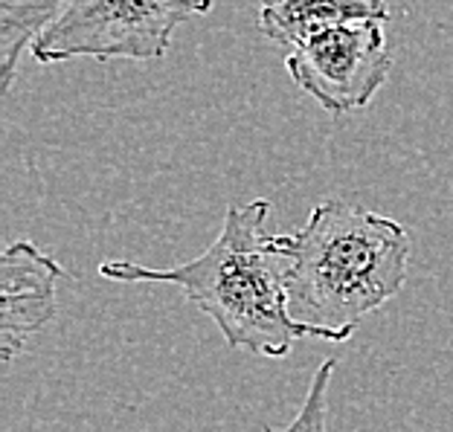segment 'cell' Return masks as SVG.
<instances>
[{"instance_id": "5", "label": "cell", "mask_w": 453, "mask_h": 432, "mask_svg": "<svg viewBox=\"0 0 453 432\" xmlns=\"http://www.w3.org/2000/svg\"><path fill=\"white\" fill-rule=\"evenodd\" d=\"M65 276L53 255L33 241H15L0 259V352L6 363L56 316V284Z\"/></svg>"}, {"instance_id": "8", "label": "cell", "mask_w": 453, "mask_h": 432, "mask_svg": "<svg viewBox=\"0 0 453 432\" xmlns=\"http://www.w3.org/2000/svg\"><path fill=\"white\" fill-rule=\"evenodd\" d=\"M337 368V360L328 357L326 363L314 372L311 383H308L305 400L300 406V413L294 415L291 424H285L280 429L265 427L262 432H326V409H328V383H332V375Z\"/></svg>"}, {"instance_id": "2", "label": "cell", "mask_w": 453, "mask_h": 432, "mask_svg": "<svg viewBox=\"0 0 453 432\" xmlns=\"http://www.w3.org/2000/svg\"><path fill=\"white\" fill-rule=\"evenodd\" d=\"M273 244L288 261V311L326 343H349L366 314L395 299L413 253L404 224L346 201L317 203L305 226Z\"/></svg>"}, {"instance_id": "4", "label": "cell", "mask_w": 453, "mask_h": 432, "mask_svg": "<svg viewBox=\"0 0 453 432\" xmlns=\"http://www.w3.org/2000/svg\"><path fill=\"white\" fill-rule=\"evenodd\" d=\"M285 70L303 94L340 117L372 105L393 73V49L387 44L384 24L360 20L294 47L285 58Z\"/></svg>"}, {"instance_id": "6", "label": "cell", "mask_w": 453, "mask_h": 432, "mask_svg": "<svg viewBox=\"0 0 453 432\" xmlns=\"http://www.w3.org/2000/svg\"><path fill=\"white\" fill-rule=\"evenodd\" d=\"M360 20H389L387 0H262L256 24L276 44L303 47L328 29Z\"/></svg>"}, {"instance_id": "7", "label": "cell", "mask_w": 453, "mask_h": 432, "mask_svg": "<svg viewBox=\"0 0 453 432\" xmlns=\"http://www.w3.org/2000/svg\"><path fill=\"white\" fill-rule=\"evenodd\" d=\"M67 0H0V90L12 87L24 49L47 33Z\"/></svg>"}, {"instance_id": "1", "label": "cell", "mask_w": 453, "mask_h": 432, "mask_svg": "<svg viewBox=\"0 0 453 432\" xmlns=\"http://www.w3.org/2000/svg\"><path fill=\"white\" fill-rule=\"evenodd\" d=\"M271 201L230 203L221 232L198 259L178 267L102 261L99 276L111 282H157L183 291L219 325L224 343L259 357H288L296 339H323L288 311L285 255L265 232Z\"/></svg>"}, {"instance_id": "3", "label": "cell", "mask_w": 453, "mask_h": 432, "mask_svg": "<svg viewBox=\"0 0 453 432\" xmlns=\"http://www.w3.org/2000/svg\"><path fill=\"white\" fill-rule=\"evenodd\" d=\"M212 12V0H67L65 12L33 44L38 64L70 58L157 61L189 18Z\"/></svg>"}]
</instances>
